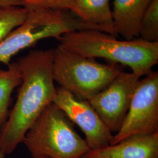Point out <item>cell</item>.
<instances>
[{"label": "cell", "instance_id": "cell-3", "mask_svg": "<svg viewBox=\"0 0 158 158\" xmlns=\"http://www.w3.org/2000/svg\"><path fill=\"white\" fill-rule=\"evenodd\" d=\"M23 142L32 158H80L90 151L73 123L53 102L31 125Z\"/></svg>", "mask_w": 158, "mask_h": 158}, {"label": "cell", "instance_id": "cell-8", "mask_svg": "<svg viewBox=\"0 0 158 158\" xmlns=\"http://www.w3.org/2000/svg\"><path fill=\"white\" fill-rule=\"evenodd\" d=\"M53 103L81 130L90 151L110 145L114 135L89 101L58 87Z\"/></svg>", "mask_w": 158, "mask_h": 158}, {"label": "cell", "instance_id": "cell-18", "mask_svg": "<svg viewBox=\"0 0 158 158\" xmlns=\"http://www.w3.org/2000/svg\"><path fill=\"white\" fill-rule=\"evenodd\" d=\"M83 158V156H82V157H81V158Z\"/></svg>", "mask_w": 158, "mask_h": 158}, {"label": "cell", "instance_id": "cell-4", "mask_svg": "<svg viewBox=\"0 0 158 158\" xmlns=\"http://www.w3.org/2000/svg\"><path fill=\"white\" fill-rule=\"evenodd\" d=\"M21 25L0 42V63L8 66L19 52L46 38L59 40L64 34L85 29L109 33L107 29L84 23L71 12L61 10L31 9Z\"/></svg>", "mask_w": 158, "mask_h": 158}, {"label": "cell", "instance_id": "cell-16", "mask_svg": "<svg viewBox=\"0 0 158 158\" xmlns=\"http://www.w3.org/2000/svg\"><path fill=\"white\" fill-rule=\"evenodd\" d=\"M0 6H21L15 0H0Z\"/></svg>", "mask_w": 158, "mask_h": 158}, {"label": "cell", "instance_id": "cell-13", "mask_svg": "<svg viewBox=\"0 0 158 158\" xmlns=\"http://www.w3.org/2000/svg\"><path fill=\"white\" fill-rule=\"evenodd\" d=\"M28 12L21 6H0V42L25 20Z\"/></svg>", "mask_w": 158, "mask_h": 158}, {"label": "cell", "instance_id": "cell-12", "mask_svg": "<svg viewBox=\"0 0 158 158\" xmlns=\"http://www.w3.org/2000/svg\"><path fill=\"white\" fill-rule=\"evenodd\" d=\"M21 82V74L16 61L10 63L6 69H0V131L9 115L12 92Z\"/></svg>", "mask_w": 158, "mask_h": 158}, {"label": "cell", "instance_id": "cell-17", "mask_svg": "<svg viewBox=\"0 0 158 158\" xmlns=\"http://www.w3.org/2000/svg\"><path fill=\"white\" fill-rule=\"evenodd\" d=\"M5 156L6 155L0 151V158H5Z\"/></svg>", "mask_w": 158, "mask_h": 158}, {"label": "cell", "instance_id": "cell-9", "mask_svg": "<svg viewBox=\"0 0 158 158\" xmlns=\"http://www.w3.org/2000/svg\"><path fill=\"white\" fill-rule=\"evenodd\" d=\"M84 158H158V132L127 137L114 145L90 150Z\"/></svg>", "mask_w": 158, "mask_h": 158}, {"label": "cell", "instance_id": "cell-14", "mask_svg": "<svg viewBox=\"0 0 158 158\" xmlns=\"http://www.w3.org/2000/svg\"><path fill=\"white\" fill-rule=\"evenodd\" d=\"M139 38L150 42H158V0H152L142 17Z\"/></svg>", "mask_w": 158, "mask_h": 158}, {"label": "cell", "instance_id": "cell-15", "mask_svg": "<svg viewBox=\"0 0 158 158\" xmlns=\"http://www.w3.org/2000/svg\"><path fill=\"white\" fill-rule=\"evenodd\" d=\"M23 7L31 9L61 10L72 12L73 0H15Z\"/></svg>", "mask_w": 158, "mask_h": 158}, {"label": "cell", "instance_id": "cell-1", "mask_svg": "<svg viewBox=\"0 0 158 158\" xmlns=\"http://www.w3.org/2000/svg\"><path fill=\"white\" fill-rule=\"evenodd\" d=\"M22 82L15 104L0 131V151L13 152L46 108L53 102L57 87L52 49L32 50L16 61Z\"/></svg>", "mask_w": 158, "mask_h": 158}, {"label": "cell", "instance_id": "cell-7", "mask_svg": "<svg viewBox=\"0 0 158 158\" xmlns=\"http://www.w3.org/2000/svg\"><path fill=\"white\" fill-rule=\"evenodd\" d=\"M139 80L135 74L123 71L89 100L112 133H117L123 124Z\"/></svg>", "mask_w": 158, "mask_h": 158}, {"label": "cell", "instance_id": "cell-6", "mask_svg": "<svg viewBox=\"0 0 158 158\" xmlns=\"http://www.w3.org/2000/svg\"><path fill=\"white\" fill-rule=\"evenodd\" d=\"M139 80L128 113L110 145L127 137L158 132V72H151Z\"/></svg>", "mask_w": 158, "mask_h": 158}, {"label": "cell", "instance_id": "cell-2", "mask_svg": "<svg viewBox=\"0 0 158 158\" xmlns=\"http://www.w3.org/2000/svg\"><path fill=\"white\" fill-rule=\"evenodd\" d=\"M59 40L60 45L69 51L126 66L139 77L149 73L158 63V42H150L139 38L119 40L111 34L94 29L70 32Z\"/></svg>", "mask_w": 158, "mask_h": 158}, {"label": "cell", "instance_id": "cell-5", "mask_svg": "<svg viewBox=\"0 0 158 158\" xmlns=\"http://www.w3.org/2000/svg\"><path fill=\"white\" fill-rule=\"evenodd\" d=\"M53 73L59 87L89 101L123 71L119 64H104L58 45L52 49Z\"/></svg>", "mask_w": 158, "mask_h": 158}, {"label": "cell", "instance_id": "cell-11", "mask_svg": "<svg viewBox=\"0 0 158 158\" xmlns=\"http://www.w3.org/2000/svg\"><path fill=\"white\" fill-rule=\"evenodd\" d=\"M110 0H73L72 13L80 21L107 29L117 37L112 18Z\"/></svg>", "mask_w": 158, "mask_h": 158}, {"label": "cell", "instance_id": "cell-10", "mask_svg": "<svg viewBox=\"0 0 158 158\" xmlns=\"http://www.w3.org/2000/svg\"><path fill=\"white\" fill-rule=\"evenodd\" d=\"M152 0H114L112 18L117 35L124 40L138 38L142 17Z\"/></svg>", "mask_w": 158, "mask_h": 158}]
</instances>
